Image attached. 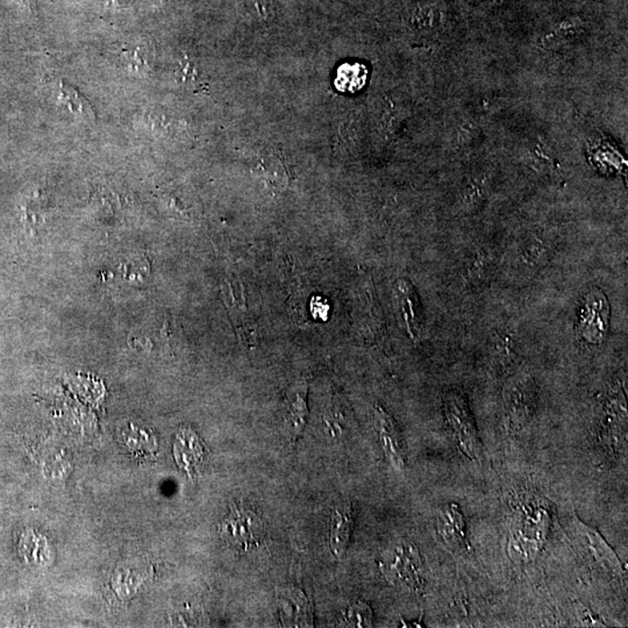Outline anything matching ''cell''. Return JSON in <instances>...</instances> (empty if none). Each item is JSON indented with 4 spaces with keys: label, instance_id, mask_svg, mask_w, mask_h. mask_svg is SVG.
Wrapping results in <instances>:
<instances>
[{
    "label": "cell",
    "instance_id": "obj_2",
    "mask_svg": "<svg viewBox=\"0 0 628 628\" xmlns=\"http://www.w3.org/2000/svg\"><path fill=\"white\" fill-rule=\"evenodd\" d=\"M220 537L233 549L249 550L264 540V522L251 505L233 504L220 525Z\"/></svg>",
    "mask_w": 628,
    "mask_h": 628
},
{
    "label": "cell",
    "instance_id": "obj_15",
    "mask_svg": "<svg viewBox=\"0 0 628 628\" xmlns=\"http://www.w3.org/2000/svg\"><path fill=\"white\" fill-rule=\"evenodd\" d=\"M261 19L268 20L272 15V0H248Z\"/></svg>",
    "mask_w": 628,
    "mask_h": 628
},
{
    "label": "cell",
    "instance_id": "obj_9",
    "mask_svg": "<svg viewBox=\"0 0 628 628\" xmlns=\"http://www.w3.org/2000/svg\"><path fill=\"white\" fill-rule=\"evenodd\" d=\"M308 382L300 381L289 389L285 398L284 419L290 436L296 439L306 425L308 419Z\"/></svg>",
    "mask_w": 628,
    "mask_h": 628
},
{
    "label": "cell",
    "instance_id": "obj_3",
    "mask_svg": "<svg viewBox=\"0 0 628 628\" xmlns=\"http://www.w3.org/2000/svg\"><path fill=\"white\" fill-rule=\"evenodd\" d=\"M383 571L394 585L412 591L425 586V566L420 551L412 543H402L393 549L383 563Z\"/></svg>",
    "mask_w": 628,
    "mask_h": 628
},
{
    "label": "cell",
    "instance_id": "obj_12",
    "mask_svg": "<svg viewBox=\"0 0 628 628\" xmlns=\"http://www.w3.org/2000/svg\"><path fill=\"white\" fill-rule=\"evenodd\" d=\"M240 284H226V303L229 306V313L235 321L237 331L241 333V337L247 341V344H251V337L253 336L251 324L249 323V318L247 313V309H245V298L241 293L243 288H239Z\"/></svg>",
    "mask_w": 628,
    "mask_h": 628
},
{
    "label": "cell",
    "instance_id": "obj_11",
    "mask_svg": "<svg viewBox=\"0 0 628 628\" xmlns=\"http://www.w3.org/2000/svg\"><path fill=\"white\" fill-rule=\"evenodd\" d=\"M397 303L400 305L402 320L413 340L419 339L422 328L421 308L412 285L404 280L396 285Z\"/></svg>",
    "mask_w": 628,
    "mask_h": 628
},
{
    "label": "cell",
    "instance_id": "obj_4",
    "mask_svg": "<svg viewBox=\"0 0 628 628\" xmlns=\"http://www.w3.org/2000/svg\"><path fill=\"white\" fill-rule=\"evenodd\" d=\"M610 328V304L601 290L593 289L583 300L578 331L589 344H602Z\"/></svg>",
    "mask_w": 628,
    "mask_h": 628
},
{
    "label": "cell",
    "instance_id": "obj_13",
    "mask_svg": "<svg viewBox=\"0 0 628 628\" xmlns=\"http://www.w3.org/2000/svg\"><path fill=\"white\" fill-rule=\"evenodd\" d=\"M60 98L64 100L72 108V111H78L80 115L86 116V118H91L92 110L90 105H88L83 97H80L74 88H68L61 84L60 87Z\"/></svg>",
    "mask_w": 628,
    "mask_h": 628
},
{
    "label": "cell",
    "instance_id": "obj_1",
    "mask_svg": "<svg viewBox=\"0 0 628 628\" xmlns=\"http://www.w3.org/2000/svg\"><path fill=\"white\" fill-rule=\"evenodd\" d=\"M446 429L458 452L470 461L481 457L480 437L465 396L457 392L445 394L442 402Z\"/></svg>",
    "mask_w": 628,
    "mask_h": 628
},
{
    "label": "cell",
    "instance_id": "obj_16",
    "mask_svg": "<svg viewBox=\"0 0 628 628\" xmlns=\"http://www.w3.org/2000/svg\"><path fill=\"white\" fill-rule=\"evenodd\" d=\"M22 2L23 3V5H25L26 7H28V9H30L31 11L35 10V2H34V0H22Z\"/></svg>",
    "mask_w": 628,
    "mask_h": 628
},
{
    "label": "cell",
    "instance_id": "obj_7",
    "mask_svg": "<svg viewBox=\"0 0 628 628\" xmlns=\"http://www.w3.org/2000/svg\"><path fill=\"white\" fill-rule=\"evenodd\" d=\"M576 531H578L579 539L583 547L587 549V553L593 557L596 562L614 576H622L623 573L622 562L619 561L617 554L612 550L607 542L604 540L601 534L585 525L581 522H576Z\"/></svg>",
    "mask_w": 628,
    "mask_h": 628
},
{
    "label": "cell",
    "instance_id": "obj_5",
    "mask_svg": "<svg viewBox=\"0 0 628 628\" xmlns=\"http://www.w3.org/2000/svg\"><path fill=\"white\" fill-rule=\"evenodd\" d=\"M505 424L511 432H518L532 418L535 392L530 381H517L507 386L504 394Z\"/></svg>",
    "mask_w": 628,
    "mask_h": 628
},
{
    "label": "cell",
    "instance_id": "obj_10",
    "mask_svg": "<svg viewBox=\"0 0 628 628\" xmlns=\"http://www.w3.org/2000/svg\"><path fill=\"white\" fill-rule=\"evenodd\" d=\"M354 525L353 509L349 503H342L334 509L329 523V542L337 558L344 557L348 549Z\"/></svg>",
    "mask_w": 628,
    "mask_h": 628
},
{
    "label": "cell",
    "instance_id": "obj_8",
    "mask_svg": "<svg viewBox=\"0 0 628 628\" xmlns=\"http://www.w3.org/2000/svg\"><path fill=\"white\" fill-rule=\"evenodd\" d=\"M437 530L446 546L453 550H468L466 517L460 507L446 505L438 517Z\"/></svg>",
    "mask_w": 628,
    "mask_h": 628
},
{
    "label": "cell",
    "instance_id": "obj_14",
    "mask_svg": "<svg viewBox=\"0 0 628 628\" xmlns=\"http://www.w3.org/2000/svg\"><path fill=\"white\" fill-rule=\"evenodd\" d=\"M349 622L354 623V626L365 627L372 626L373 612L370 607L364 603L356 604L349 609Z\"/></svg>",
    "mask_w": 628,
    "mask_h": 628
},
{
    "label": "cell",
    "instance_id": "obj_6",
    "mask_svg": "<svg viewBox=\"0 0 628 628\" xmlns=\"http://www.w3.org/2000/svg\"><path fill=\"white\" fill-rule=\"evenodd\" d=\"M375 424L382 448L384 450L385 457L388 458L390 465L397 471L405 469V453L402 447L400 429L397 428L396 421L383 409V406L375 405Z\"/></svg>",
    "mask_w": 628,
    "mask_h": 628
}]
</instances>
